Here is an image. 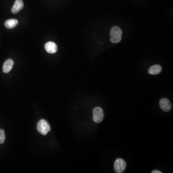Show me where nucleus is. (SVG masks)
I'll return each instance as SVG.
<instances>
[{
	"label": "nucleus",
	"instance_id": "f257e3e1",
	"mask_svg": "<svg viewBox=\"0 0 173 173\" xmlns=\"http://www.w3.org/2000/svg\"><path fill=\"white\" fill-rule=\"evenodd\" d=\"M122 31L119 27H114L111 28L110 33L111 42L114 43H118L120 42L122 38Z\"/></svg>",
	"mask_w": 173,
	"mask_h": 173
},
{
	"label": "nucleus",
	"instance_id": "f03ea898",
	"mask_svg": "<svg viewBox=\"0 0 173 173\" xmlns=\"http://www.w3.org/2000/svg\"><path fill=\"white\" fill-rule=\"evenodd\" d=\"M37 128L38 132L43 135H47L51 129L49 123L44 119H42L39 121Z\"/></svg>",
	"mask_w": 173,
	"mask_h": 173
},
{
	"label": "nucleus",
	"instance_id": "7ed1b4c3",
	"mask_svg": "<svg viewBox=\"0 0 173 173\" xmlns=\"http://www.w3.org/2000/svg\"><path fill=\"white\" fill-rule=\"evenodd\" d=\"M104 111L102 108L100 107H96L93 110V120L97 123H100L104 120Z\"/></svg>",
	"mask_w": 173,
	"mask_h": 173
},
{
	"label": "nucleus",
	"instance_id": "20e7f679",
	"mask_svg": "<svg viewBox=\"0 0 173 173\" xmlns=\"http://www.w3.org/2000/svg\"><path fill=\"white\" fill-rule=\"evenodd\" d=\"M126 162L124 160L122 159L121 158H118L116 159L114 164V169L116 173H123L126 168Z\"/></svg>",
	"mask_w": 173,
	"mask_h": 173
},
{
	"label": "nucleus",
	"instance_id": "39448f33",
	"mask_svg": "<svg viewBox=\"0 0 173 173\" xmlns=\"http://www.w3.org/2000/svg\"><path fill=\"white\" fill-rule=\"evenodd\" d=\"M160 106L162 110L164 111H169L172 108V104L169 100L167 98H163L159 102Z\"/></svg>",
	"mask_w": 173,
	"mask_h": 173
},
{
	"label": "nucleus",
	"instance_id": "423d86ee",
	"mask_svg": "<svg viewBox=\"0 0 173 173\" xmlns=\"http://www.w3.org/2000/svg\"><path fill=\"white\" fill-rule=\"evenodd\" d=\"M45 49L49 54H55L57 51V46L54 42H48L46 43Z\"/></svg>",
	"mask_w": 173,
	"mask_h": 173
},
{
	"label": "nucleus",
	"instance_id": "0eeeda50",
	"mask_svg": "<svg viewBox=\"0 0 173 173\" xmlns=\"http://www.w3.org/2000/svg\"><path fill=\"white\" fill-rule=\"evenodd\" d=\"M23 2L22 0H16L14 6L12 7V12L13 14H17L24 7Z\"/></svg>",
	"mask_w": 173,
	"mask_h": 173
},
{
	"label": "nucleus",
	"instance_id": "6e6552de",
	"mask_svg": "<svg viewBox=\"0 0 173 173\" xmlns=\"http://www.w3.org/2000/svg\"><path fill=\"white\" fill-rule=\"evenodd\" d=\"M14 61L12 59H8L4 63L2 70L5 73H8L11 70L14 65Z\"/></svg>",
	"mask_w": 173,
	"mask_h": 173
},
{
	"label": "nucleus",
	"instance_id": "1a4fd4ad",
	"mask_svg": "<svg viewBox=\"0 0 173 173\" xmlns=\"http://www.w3.org/2000/svg\"><path fill=\"white\" fill-rule=\"evenodd\" d=\"M161 70H162V68L160 65H152L149 68L148 72L150 74L155 75L160 73Z\"/></svg>",
	"mask_w": 173,
	"mask_h": 173
},
{
	"label": "nucleus",
	"instance_id": "9d476101",
	"mask_svg": "<svg viewBox=\"0 0 173 173\" xmlns=\"http://www.w3.org/2000/svg\"><path fill=\"white\" fill-rule=\"evenodd\" d=\"M18 24V20L15 19H11L7 20L5 23V26L7 28L12 29L17 26Z\"/></svg>",
	"mask_w": 173,
	"mask_h": 173
},
{
	"label": "nucleus",
	"instance_id": "9b49d317",
	"mask_svg": "<svg viewBox=\"0 0 173 173\" xmlns=\"http://www.w3.org/2000/svg\"><path fill=\"white\" fill-rule=\"evenodd\" d=\"M5 139V132L4 129H0V144L4 143Z\"/></svg>",
	"mask_w": 173,
	"mask_h": 173
},
{
	"label": "nucleus",
	"instance_id": "f8f14e48",
	"mask_svg": "<svg viewBox=\"0 0 173 173\" xmlns=\"http://www.w3.org/2000/svg\"><path fill=\"white\" fill-rule=\"evenodd\" d=\"M152 173H161L162 172L161 171H158V170H153L151 172Z\"/></svg>",
	"mask_w": 173,
	"mask_h": 173
}]
</instances>
